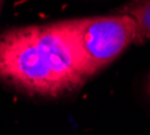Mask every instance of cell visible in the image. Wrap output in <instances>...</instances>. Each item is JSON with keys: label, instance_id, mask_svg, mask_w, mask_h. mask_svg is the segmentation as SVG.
<instances>
[{"label": "cell", "instance_id": "5b68a950", "mask_svg": "<svg viewBox=\"0 0 150 135\" xmlns=\"http://www.w3.org/2000/svg\"><path fill=\"white\" fill-rule=\"evenodd\" d=\"M149 89H150V76H149Z\"/></svg>", "mask_w": 150, "mask_h": 135}, {"label": "cell", "instance_id": "6da1fadb", "mask_svg": "<svg viewBox=\"0 0 150 135\" xmlns=\"http://www.w3.org/2000/svg\"><path fill=\"white\" fill-rule=\"evenodd\" d=\"M88 76L68 19L0 33V83L34 99L77 93Z\"/></svg>", "mask_w": 150, "mask_h": 135}, {"label": "cell", "instance_id": "7a4b0ae2", "mask_svg": "<svg viewBox=\"0 0 150 135\" xmlns=\"http://www.w3.org/2000/svg\"><path fill=\"white\" fill-rule=\"evenodd\" d=\"M68 22L91 78L122 56L130 45H134L135 23L125 12L112 11L107 15L74 18Z\"/></svg>", "mask_w": 150, "mask_h": 135}, {"label": "cell", "instance_id": "277c9868", "mask_svg": "<svg viewBox=\"0 0 150 135\" xmlns=\"http://www.w3.org/2000/svg\"><path fill=\"white\" fill-rule=\"evenodd\" d=\"M4 1L6 0H0V16H1V11H3V7H4Z\"/></svg>", "mask_w": 150, "mask_h": 135}, {"label": "cell", "instance_id": "3957f363", "mask_svg": "<svg viewBox=\"0 0 150 135\" xmlns=\"http://www.w3.org/2000/svg\"><path fill=\"white\" fill-rule=\"evenodd\" d=\"M114 11L125 12L134 19L135 39L134 45L150 41V0H127Z\"/></svg>", "mask_w": 150, "mask_h": 135}]
</instances>
